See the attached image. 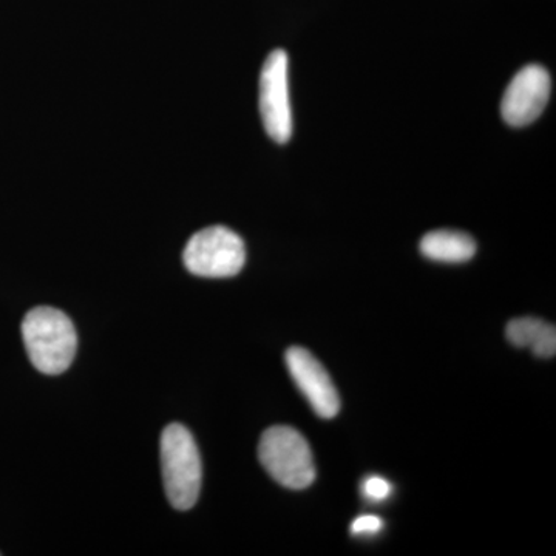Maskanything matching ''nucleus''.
I'll list each match as a JSON object with an SVG mask.
<instances>
[{
  "mask_svg": "<svg viewBox=\"0 0 556 556\" xmlns=\"http://www.w3.org/2000/svg\"><path fill=\"white\" fill-rule=\"evenodd\" d=\"M289 375L308 399L316 415L331 419L338 415L340 399L327 369L305 348L292 346L287 353Z\"/></svg>",
  "mask_w": 556,
  "mask_h": 556,
  "instance_id": "obj_7",
  "label": "nucleus"
},
{
  "mask_svg": "<svg viewBox=\"0 0 556 556\" xmlns=\"http://www.w3.org/2000/svg\"><path fill=\"white\" fill-rule=\"evenodd\" d=\"M382 529V518L375 517V515H362L351 525V533L354 535H376Z\"/></svg>",
  "mask_w": 556,
  "mask_h": 556,
  "instance_id": "obj_11",
  "label": "nucleus"
},
{
  "mask_svg": "<svg viewBox=\"0 0 556 556\" xmlns=\"http://www.w3.org/2000/svg\"><path fill=\"white\" fill-rule=\"evenodd\" d=\"M258 457L270 477L287 489H306L316 479V466L308 441L295 428H268L260 439Z\"/></svg>",
  "mask_w": 556,
  "mask_h": 556,
  "instance_id": "obj_3",
  "label": "nucleus"
},
{
  "mask_svg": "<svg viewBox=\"0 0 556 556\" xmlns=\"http://www.w3.org/2000/svg\"><path fill=\"white\" fill-rule=\"evenodd\" d=\"M182 262L193 276L233 277L243 269L247 248L239 233L225 226H211L188 241L182 252Z\"/></svg>",
  "mask_w": 556,
  "mask_h": 556,
  "instance_id": "obj_4",
  "label": "nucleus"
},
{
  "mask_svg": "<svg viewBox=\"0 0 556 556\" xmlns=\"http://www.w3.org/2000/svg\"><path fill=\"white\" fill-rule=\"evenodd\" d=\"M22 339L31 364L49 376L67 371L78 348L73 321L51 306H38L27 313L22 321Z\"/></svg>",
  "mask_w": 556,
  "mask_h": 556,
  "instance_id": "obj_1",
  "label": "nucleus"
},
{
  "mask_svg": "<svg viewBox=\"0 0 556 556\" xmlns=\"http://www.w3.org/2000/svg\"><path fill=\"white\" fill-rule=\"evenodd\" d=\"M424 257L442 263H464L477 254V243L457 230H433L420 240Z\"/></svg>",
  "mask_w": 556,
  "mask_h": 556,
  "instance_id": "obj_8",
  "label": "nucleus"
},
{
  "mask_svg": "<svg viewBox=\"0 0 556 556\" xmlns=\"http://www.w3.org/2000/svg\"><path fill=\"white\" fill-rule=\"evenodd\" d=\"M362 489H364V496L367 497V500L379 503V501H386L387 497H390L393 486H391L387 479L369 477L367 481L364 482Z\"/></svg>",
  "mask_w": 556,
  "mask_h": 556,
  "instance_id": "obj_10",
  "label": "nucleus"
},
{
  "mask_svg": "<svg viewBox=\"0 0 556 556\" xmlns=\"http://www.w3.org/2000/svg\"><path fill=\"white\" fill-rule=\"evenodd\" d=\"M551 89V75L543 65H526L508 84L501 101V115L508 126H529L546 109Z\"/></svg>",
  "mask_w": 556,
  "mask_h": 556,
  "instance_id": "obj_6",
  "label": "nucleus"
},
{
  "mask_svg": "<svg viewBox=\"0 0 556 556\" xmlns=\"http://www.w3.org/2000/svg\"><path fill=\"white\" fill-rule=\"evenodd\" d=\"M161 467L172 507L189 510L199 501L203 466L195 439L181 424H170L161 437Z\"/></svg>",
  "mask_w": 556,
  "mask_h": 556,
  "instance_id": "obj_2",
  "label": "nucleus"
},
{
  "mask_svg": "<svg viewBox=\"0 0 556 556\" xmlns=\"http://www.w3.org/2000/svg\"><path fill=\"white\" fill-rule=\"evenodd\" d=\"M506 336L511 345L530 348L538 357H554L556 329L540 318H515L507 325Z\"/></svg>",
  "mask_w": 556,
  "mask_h": 556,
  "instance_id": "obj_9",
  "label": "nucleus"
},
{
  "mask_svg": "<svg viewBox=\"0 0 556 556\" xmlns=\"http://www.w3.org/2000/svg\"><path fill=\"white\" fill-rule=\"evenodd\" d=\"M288 54L274 50L266 58L260 75V113L263 126L278 144L292 137V110L289 101Z\"/></svg>",
  "mask_w": 556,
  "mask_h": 556,
  "instance_id": "obj_5",
  "label": "nucleus"
}]
</instances>
